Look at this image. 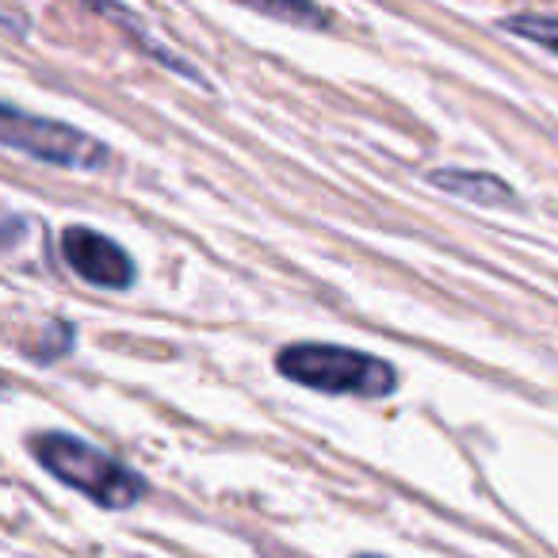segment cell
<instances>
[{
  "mask_svg": "<svg viewBox=\"0 0 558 558\" xmlns=\"http://www.w3.org/2000/svg\"><path fill=\"white\" fill-rule=\"evenodd\" d=\"M32 451L54 478L73 486L77 494L93 497L104 509H131L146 497V478L126 463L111 459L108 451L77 440L70 433H39L32 436Z\"/></svg>",
  "mask_w": 558,
  "mask_h": 558,
  "instance_id": "1",
  "label": "cell"
},
{
  "mask_svg": "<svg viewBox=\"0 0 558 558\" xmlns=\"http://www.w3.org/2000/svg\"><path fill=\"white\" fill-rule=\"evenodd\" d=\"M276 367L283 379L326 390V395L387 398L398 387V372L387 360L341 349V344H288L279 352Z\"/></svg>",
  "mask_w": 558,
  "mask_h": 558,
  "instance_id": "2",
  "label": "cell"
},
{
  "mask_svg": "<svg viewBox=\"0 0 558 558\" xmlns=\"http://www.w3.org/2000/svg\"><path fill=\"white\" fill-rule=\"evenodd\" d=\"M0 146L16 149L32 161L73 172H100L111 165V149L100 138L70 123H58V119L32 116V111L4 100H0Z\"/></svg>",
  "mask_w": 558,
  "mask_h": 558,
  "instance_id": "3",
  "label": "cell"
},
{
  "mask_svg": "<svg viewBox=\"0 0 558 558\" xmlns=\"http://www.w3.org/2000/svg\"><path fill=\"white\" fill-rule=\"evenodd\" d=\"M62 256L85 283L104 291H123L134 283V256L108 233L88 230V226H70L62 233Z\"/></svg>",
  "mask_w": 558,
  "mask_h": 558,
  "instance_id": "4",
  "label": "cell"
},
{
  "mask_svg": "<svg viewBox=\"0 0 558 558\" xmlns=\"http://www.w3.org/2000/svg\"><path fill=\"white\" fill-rule=\"evenodd\" d=\"M85 4H93V9L100 12V16H108L111 24L123 27L126 39H131L138 50H146V54L154 58L157 65H165V70H172V73H184L187 81H195V85H203V73L195 70V65H187V62H184V54H177V50L165 47V43L157 39V35L149 32V27L142 24L138 16H134V12H126L123 4H111V0H85Z\"/></svg>",
  "mask_w": 558,
  "mask_h": 558,
  "instance_id": "5",
  "label": "cell"
},
{
  "mask_svg": "<svg viewBox=\"0 0 558 558\" xmlns=\"http://www.w3.org/2000/svg\"><path fill=\"white\" fill-rule=\"evenodd\" d=\"M428 184L451 192L466 203H478V207H517V192L505 184L494 172H466V169H436L428 177Z\"/></svg>",
  "mask_w": 558,
  "mask_h": 558,
  "instance_id": "6",
  "label": "cell"
},
{
  "mask_svg": "<svg viewBox=\"0 0 558 558\" xmlns=\"http://www.w3.org/2000/svg\"><path fill=\"white\" fill-rule=\"evenodd\" d=\"M245 9L264 12V16H276L283 24H295V27H326L329 24V12L322 9L318 0H238Z\"/></svg>",
  "mask_w": 558,
  "mask_h": 558,
  "instance_id": "7",
  "label": "cell"
},
{
  "mask_svg": "<svg viewBox=\"0 0 558 558\" xmlns=\"http://www.w3.org/2000/svg\"><path fill=\"white\" fill-rule=\"evenodd\" d=\"M501 32L532 39L535 47L558 54V16H550V12H520V16L501 20Z\"/></svg>",
  "mask_w": 558,
  "mask_h": 558,
  "instance_id": "8",
  "label": "cell"
},
{
  "mask_svg": "<svg viewBox=\"0 0 558 558\" xmlns=\"http://www.w3.org/2000/svg\"><path fill=\"white\" fill-rule=\"evenodd\" d=\"M65 352H73V326L70 322H54V326H47V344L27 349V356H35L39 364H54Z\"/></svg>",
  "mask_w": 558,
  "mask_h": 558,
  "instance_id": "9",
  "label": "cell"
},
{
  "mask_svg": "<svg viewBox=\"0 0 558 558\" xmlns=\"http://www.w3.org/2000/svg\"><path fill=\"white\" fill-rule=\"evenodd\" d=\"M9 395V379H4V375H0V398Z\"/></svg>",
  "mask_w": 558,
  "mask_h": 558,
  "instance_id": "10",
  "label": "cell"
},
{
  "mask_svg": "<svg viewBox=\"0 0 558 558\" xmlns=\"http://www.w3.org/2000/svg\"><path fill=\"white\" fill-rule=\"evenodd\" d=\"M356 558H379V555H356Z\"/></svg>",
  "mask_w": 558,
  "mask_h": 558,
  "instance_id": "11",
  "label": "cell"
}]
</instances>
